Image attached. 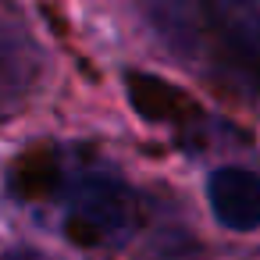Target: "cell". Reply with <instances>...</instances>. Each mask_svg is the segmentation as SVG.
<instances>
[{
	"mask_svg": "<svg viewBox=\"0 0 260 260\" xmlns=\"http://www.w3.org/2000/svg\"><path fill=\"white\" fill-rule=\"evenodd\" d=\"M61 224L79 246L114 249L136 235L139 207L121 178L107 171H82L61 189Z\"/></svg>",
	"mask_w": 260,
	"mask_h": 260,
	"instance_id": "obj_1",
	"label": "cell"
},
{
	"mask_svg": "<svg viewBox=\"0 0 260 260\" xmlns=\"http://www.w3.org/2000/svg\"><path fill=\"white\" fill-rule=\"evenodd\" d=\"M203 18L232 72L260 89V0H203Z\"/></svg>",
	"mask_w": 260,
	"mask_h": 260,
	"instance_id": "obj_2",
	"label": "cell"
},
{
	"mask_svg": "<svg viewBox=\"0 0 260 260\" xmlns=\"http://www.w3.org/2000/svg\"><path fill=\"white\" fill-rule=\"evenodd\" d=\"M207 200L217 224L232 232L260 228V175L249 168H217L207 178Z\"/></svg>",
	"mask_w": 260,
	"mask_h": 260,
	"instance_id": "obj_3",
	"label": "cell"
},
{
	"mask_svg": "<svg viewBox=\"0 0 260 260\" xmlns=\"http://www.w3.org/2000/svg\"><path fill=\"white\" fill-rule=\"evenodd\" d=\"M0 260H54V256H47V253H40V249H11V253H4Z\"/></svg>",
	"mask_w": 260,
	"mask_h": 260,
	"instance_id": "obj_4",
	"label": "cell"
}]
</instances>
